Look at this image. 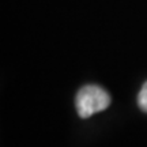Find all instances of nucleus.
Segmentation results:
<instances>
[{"mask_svg": "<svg viewBox=\"0 0 147 147\" xmlns=\"http://www.w3.org/2000/svg\"><path fill=\"white\" fill-rule=\"evenodd\" d=\"M138 105L143 112L147 113V82L142 86V89L138 94Z\"/></svg>", "mask_w": 147, "mask_h": 147, "instance_id": "2", "label": "nucleus"}, {"mask_svg": "<svg viewBox=\"0 0 147 147\" xmlns=\"http://www.w3.org/2000/svg\"><path fill=\"white\" fill-rule=\"evenodd\" d=\"M110 105L109 93L97 84L83 86L75 97V106L82 119H87L94 113L102 112Z\"/></svg>", "mask_w": 147, "mask_h": 147, "instance_id": "1", "label": "nucleus"}]
</instances>
